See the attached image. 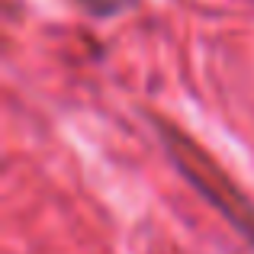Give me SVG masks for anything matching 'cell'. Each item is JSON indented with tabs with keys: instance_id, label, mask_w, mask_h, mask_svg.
Listing matches in <instances>:
<instances>
[{
	"instance_id": "1",
	"label": "cell",
	"mask_w": 254,
	"mask_h": 254,
	"mask_svg": "<svg viewBox=\"0 0 254 254\" xmlns=\"http://www.w3.org/2000/svg\"><path fill=\"white\" fill-rule=\"evenodd\" d=\"M161 135H164V145H168L174 164L187 174V180H190V184L196 187V190L203 193V196L209 199V203L216 206V209L222 212V216L229 219L242 235L254 238V212H251V203L235 190V184H232V180L225 177V174L219 171L216 164H212L209 158L196 148V145L187 142L180 132L161 129Z\"/></svg>"
}]
</instances>
